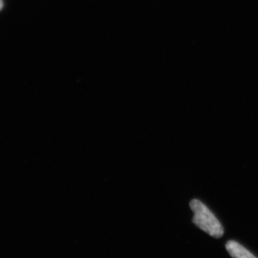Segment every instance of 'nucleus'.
Listing matches in <instances>:
<instances>
[{
  "label": "nucleus",
  "mask_w": 258,
  "mask_h": 258,
  "mask_svg": "<svg viewBox=\"0 0 258 258\" xmlns=\"http://www.w3.org/2000/svg\"><path fill=\"white\" fill-rule=\"evenodd\" d=\"M3 3L2 0H0V11H1L2 9H3Z\"/></svg>",
  "instance_id": "nucleus-3"
},
{
  "label": "nucleus",
  "mask_w": 258,
  "mask_h": 258,
  "mask_svg": "<svg viewBox=\"0 0 258 258\" xmlns=\"http://www.w3.org/2000/svg\"><path fill=\"white\" fill-rule=\"evenodd\" d=\"M189 206L194 213L193 223L197 227L215 238H220L223 235L221 223L205 204L195 199L190 202Z\"/></svg>",
  "instance_id": "nucleus-1"
},
{
  "label": "nucleus",
  "mask_w": 258,
  "mask_h": 258,
  "mask_svg": "<svg viewBox=\"0 0 258 258\" xmlns=\"http://www.w3.org/2000/svg\"><path fill=\"white\" fill-rule=\"evenodd\" d=\"M226 249L232 258H257L235 241H228L226 244Z\"/></svg>",
  "instance_id": "nucleus-2"
}]
</instances>
